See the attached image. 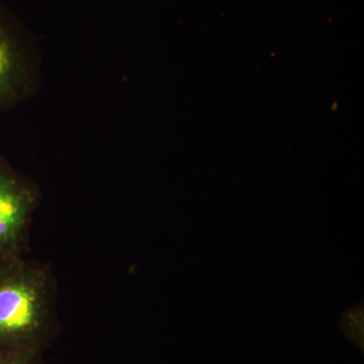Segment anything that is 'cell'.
Returning <instances> with one entry per match:
<instances>
[{
    "instance_id": "3957f363",
    "label": "cell",
    "mask_w": 364,
    "mask_h": 364,
    "mask_svg": "<svg viewBox=\"0 0 364 364\" xmlns=\"http://www.w3.org/2000/svg\"><path fill=\"white\" fill-rule=\"evenodd\" d=\"M39 186L0 155V263L26 257Z\"/></svg>"
},
{
    "instance_id": "6da1fadb",
    "label": "cell",
    "mask_w": 364,
    "mask_h": 364,
    "mask_svg": "<svg viewBox=\"0 0 364 364\" xmlns=\"http://www.w3.org/2000/svg\"><path fill=\"white\" fill-rule=\"evenodd\" d=\"M58 296L49 263L26 257L0 263V350L45 353L61 329Z\"/></svg>"
},
{
    "instance_id": "7a4b0ae2",
    "label": "cell",
    "mask_w": 364,
    "mask_h": 364,
    "mask_svg": "<svg viewBox=\"0 0 364 364\" xmlns=\"http://www.w3.org/2000/svg\"><path fill=\"white\" fill-rule=\"evenodd\" d=\"M42 85V57L33 33L0 4V114L37 95Z\"/></svg>"
},
{
    "instance_id": "277c9868",
    "label": "cell",
    "mask_w": 364,
    "mask_h": 364,
    "mask_svg": "<svg viewBox=\"0 0 364 364\" xmlns=\"http://www.w3.org/2000/svg\"><path fill=\"white\" fill-rule=\"evenodd\" d=\"M0 364H46L44 353L28 349L0 350Z\"/></svg>"
}]
</instances>
